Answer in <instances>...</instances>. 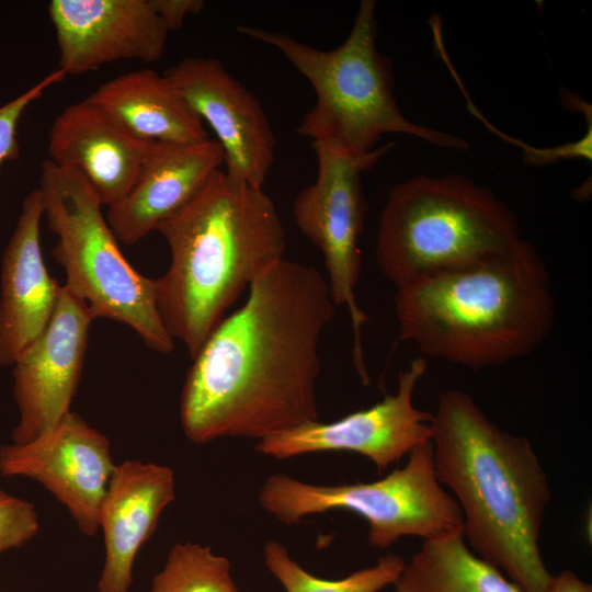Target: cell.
<instances>
[{"label": "cell", "instance_id": "obj_1", "mask_svg": "<svg viewBox=\"0 0 592 592\" xmlns=\"http://www.w3.org/2000/svg\"><path fill=\"white\" fill-rule=\"evenodd\" d=\"M192 358L180 398L185 437L261 441L319 420V342L335 305L310 265L282 259L250 286Z\"/></svg>", "mask_w": 592, "mask_h": 592}, {"label": "cell", "instance_id": "obj_2", "mask_svg": "<svg viewBox=\"0 0 592 592\" xmlns=\"http://www.w3.org/2000/svg\"><path fill=\"white\" fill-rule=\"evenodd\" d=\"M430 441L470 549L522 592H545L553 574L539 540L551 491L530 440L499 428L469 394L447 390L432 412Z\"/></svg>", "mask_w": 592, "mask_h": 592}, {"label": "cell", "instance_id": "obj_3", "mask_svg": "<svg viewBox=\"0 0 592 592\" xmlns=\"http://www.w3.org/2000/svg\"><path fill=\"white\" fill-rule=\"evenodd\" d=\"M157 231L171 255L155 278L158 312L193 358L241 293L284 259L285 231L261 187L220 169Z\"/></svg>", "mask_w": 592, "mask_h": 592}, {"label": "cell", "instance_id": "obj_4", "mask_svg": "<svg viewBox=\"0 0 592 592\" xmlns=\"http://www.w3.org/2000/svg\"><path fill=\"white\" fill-rule=\"evenodd\" d=\"M394 310L400 340L423 357L482 369L538 348L556 301L545 263L525 240L502 258L398 288Z\"/></svg>", "mask_w": 592, "mask_h": 592}, {"label": "cell", "instance_id": "obj_5", "mask_svg": "<svg viewBox=\"0 0 592 592\" xmlns=\"http://www.w3.org/2000/svg\"><path fill=\"white\" fill-rule=\"evenodd\" d=\"M525 241L512 209L460 174L394 185L379 216L375 260L396 289L512 253Z\"/></svg>", "mask_w": 592, "mask_h": 592}, {"label": "cell", "instance_id": "obj_6", "mask_svg": "<svg viewBox=\"0 0 592 592\" xmlns=\"http://www.w3.org/2000/svg\"><path fill=\"white\" fill-rule=\"evenodd\" d=\"M237 31L276 48L309 81L316 103L296 130L312 143L361 156L376 149L385 134H406L442 148H468L463 138L409 121L398 107L391 64L376 47L374 0L361 1L348 37L331 50L252 25Z\"/></svg>", "mask_w": 592, "mask_h": 592}, {"label": "cell", "instance_id": "obj_7", "mask_svg": "<svg viewBox=\"0 0 592 592\" xmlns=\"http://www.w3.org/2000/svg\"><path fill=\"white\" fill-rule=\"evenodd\" d=\"M38 190L47 225L57 236L52 254L66 272L64 286L94 319L128 326L150 350L170 353L174 340L158 312L155 278L124 257L84 178L48 159L42 164Z\"/></svg>", "mask_w": 592, "mask_h": 592}, {"label": "cell", "instance_id": "obj_8", "mask_svg": "<svg viewBox=\"0 0 592 592\" xmlns=\"http://www.w3.org/2000/svg\"><path fill=\"white\" fill-rule=\"evenodd\" d=\"M259 502L286 525L334 510L353 512L367 522L368 544L378 549L409 536L437 538L463 525L457 502L437 479L430 440L410 451L403 467L369 482L321 486L272 475Z\"/></svg>", "mask_w": 592, "mask_h": 592}, {"label": "cell", "instance_id": "obj_9", "mask_svg": "<svg viewBox=\"0 0 592 592\" xmlns=\"http://www.w3.org/2000/svg\"><path fill=\"white\" fill-rule=\"evenodd\" d=\"M317 157L316 181L303 189L293 204L297 228L323 255L328 286L337 306H345L353 326V363L364 385L369 375L364 362L362 327L367 316L360 308L355 287L361 272L360 236L366 210L362 174L371 170L394 143L353 156L311 143Z\"/></svg>", "mask_w": 592, "mask_h": 592}, {"label": "cell", "instance_id": "obj_10", "mask_svg": "<svg viewBox=\"0 0 592 592\" xmlns=\"http://www.w3.org/2000/svg\"><path fill=\"white\" fill-rule=\"evenodd\" d=\"M426 366L425 357L414 358L399 373L396 392L369 408L329 423L310 421L275 433L258 441L255 449L278 459L318 452H353L368 458L378 471L386 470L430 440L432 412L413 403Z\"/></svg>", "mask_w": 592, "mask_h": 592}, {"label": "cell", "instance_id": "obj_11", "mask_svg": "<svg viewBox=\"0 0 592 592\" xmlns=\"http://www.w3.org/2000/svg\"><path fill=\"white\" fill-rule=\"evenodd\" d=\"M115 466L107 437L72 410L38 437L0 447L1 476L41 483L89 537L99 532L100 506Z\"/></svg>", "mask_w": 592, "mask_h": 592}, {"label": "cell", "instance_id": "obj_12", "mask_svg": "<svg viewBox=\"0 0 592 592\" xmlns=\"http://www.w3.org/2000/svg\"><path fill=\"white\" fill-rule=\"evenodd\" d=\"M93 320L87 305L62 285L47 327L12 364L19 412L12 443L38 437L71 411Z\"/></svg>", "mask_w": 592, "mask_h": 592}, {"label": "cell", "instance_id": "obj_13", "mask_svg": "<svg viewBox=\"0 0 592 592\" xmlns=\"http://www.w3.org/2000/svg\"><path fill=\"white\" fill-rule=\"evenodd\" d=\"M163 75L215 132L224 171L262 189L274 162L275 137L259 99L215 58L184 57Z\"/></svg>", "mask_w": 592, "mask_h": 592}, {"label": "cell", "instance_id": "obj_14", "mask_svg": "<svg viewBox=\"0 0 592 592\" xmlns=\"http://www.w3.org/2000/svg\"><path fill=\"white\" fill-rule=\"evenodd\" d=\"M66 76L122 59L158 60L168 29L150 0H53L47 7Z\"/></svg>", "mask_w": 592, "mask_h": 592}, {"label": "cell", "instance_id": "obj_15", "mask_svg": "<svg viewBox=\"0 0 592 592\" xmlns=\"http://www.w3.org/2000/svg\"><path fill=\"white\" fill-rule=\"evenodd\" d=\"M44 216L38 189L23 200L15 228L1 260L0 366H12L45 330L61 286L49 274L41 243Z\"/></svg>", "mask_w": 592, "mask_h": 592}, {"label": "cell", "instance_id": "obj_16", "mask_svg": "<svg viewBox=\"0 0 592 592\" xmlns=\"http://www.w3.org/2000/svg\"><path fill=\"white\" fill-rule=\"evenodd\" d=\"M151 144L84 99L54 119L48 152L54 164L80 173L101 204L111 207L133 187Z\"/></svg>", "mask_w": 592, "mask_h": 592}, {"label": "cell", "instance_id": "obj_17", "mask_svg": "<svg viewBox=\"0 0 592 592\" xmlns=\"http://www.w3.org/2000/svg\"><path fill=\"white\" fill-rule=\"evenodd\" d=\"M224 164L217 140L152 143L130 191L109 207L117 240L134 244L183 207Z\"/></svg>", "mask_w": 592, "mask_h": 592}, {"label": "cell", "instance_id": "obj_18", "mask_svg": "<svg viewBox=\"0 0 592 592\" xmlns=\"http://www.w3.org/2000/svg\"><path fill=\"white\" fill-rule=\"evenodd\" d=\"M174 499L170 467L135 459L115 466L99 513L105 547L99 592H129L137 554Z\"/></svg>", "mask_w": 592, "mask_h": 592}, {"label": "cell", "instance_id": "obj_19", "mask_svg": "<svg viewBox=\"0 0 592 592\" xmlns=\"http://www.w3.org/2000/svg\"><path fill=\"white\" fill-rule=\"evenodd\" d=\"M87 99L145 141L190 144L209 139L202 119L166 76L151 69L115 77Z\"/></svg>", "mask_w": 592, "mask_h": 592}, {"label": "cell", "instance_id": "obj_20", "mask_svg": "<svg viewBox=\"0 0 592 592\" xmlns=\"http://www.w3.org/2000/svg\"><path fill=\"white\" fill-rule=\"evenodd\" d=\"M394 592H522L502 571L475 554L462 528L423 540L405 561Z\"/></svg>", "mask_w": 592, "mask_h": 592}, {"label": "cell", "instance_id": "obj_21", "mask_svg": "<svg viewBox=\"0 0 592 592\" xmlns=\"http://www.w3.org/2000/svg\"><path fill=\"white\" fill-rule=\"evenodd\" d=\"M263 558L269 572L285 592H380L392 587L406 561L398 555L387 554L374 566L329 580L304 569L280 542L269 540L264 545Z\"/></svg>", "mask_w": 592, "mask_h": 592}, {"label": "cell", "instance_id": "obj_22", "mask_svg": "<svg viewBox=\"0 0 592 592\" xmlns=\"http://www.w3.org/2000/svg\"><path fill=\"white\" fill-rule=\"evenodd\" d=\"M149 592H238L229 560L209 546L178 543L162 569L152 578Z\"/></svg>", "mask_w": 592, "mask_h": 592}, {"label": "cell", "instance_id": "obj_23", "mask_svg": "<svg viewBox=\"0 0 592 592\" xmlns=\"http://www.w3.org/2000/svg\"><path fill=\"white\" fill-rule=\"evenodd\" d=\"M67 77L59 68L46 75L42 80L13 100L0 106V166L4 161L19 157L18 124L26 107L39 99L53 84Z\"/></svg>", "mask_w": 592, "mask_h": 592}, {"label": "cell", "instance_id": "obj_24", "mask_svg": "<svg viewBox=\"0 0 592 592\" xmlns=\"http://www.w3.org/2000/svg\"><path fill=\"white\" fill-rule=\"evenodd\" d=\"M38 528L34 504L0 489V554L20 548L36 536Z\"/></svg>", "mask_w": 592, "mask_h": 592}, {"label": "cell", "instance_id": "obj_25", "mask_svg": "<svg viewBox=\"0 0 592 592\" xmlns=\"http://www.w3.org/2000/svg\"><path fill=\"white\" fill-rule=\"evenodd\" d=\"M150 3L169 32L181 29L189 15L198 14L205 7L203 0H150Z\"/></svg>", "mask_w": 592, "mask_h": 592}, {"label": "cell", "instance_id": "obj_26", "mask_svg": "<svg viewBox=\"0 0 592 592\" xmlns=\"http://www.w3.org/2000/svg\"><path fill=\"white\" fill-rule=\"evenodd\" d=\"M0 592H3V591L0 589Z\"/></svg>", "mask_w": 592, "mask_h": 592}]
</instances>
